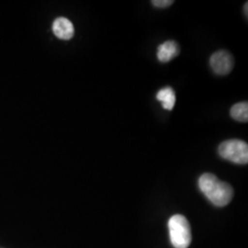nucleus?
Wrapping results in <instances>:
<instances>
[{
    "instance_id": "2",
    "label": "nucleus",
    "mask_w": 248,
    "mask_h": 248,
    "mask_svg": "<svg viewBox=\"0 0 248 248\" xmlns=\"http://www.w3.org/2000/svg\"><path fill=\"white\" fill-rule=\"evenodd\" d=\"M169 236L172 246L175 248H187L192 235L191 228L186 217L180 214L172 216L169 221Z\"/></svg>"
},
{
    "instance_id": "3",
    "label": "nucleus",
    "mask_w": 248,
    "mask_h": 248,
    "mask_svg": "<svg viewBox=\"0 0 248 248\" xmlns=\"http://www.w3.org/2000/svg\"><path fill=\"white\" fill-rule=\"evenodd\" d=\"M218 151L223 159L238 165H247L248 163V143L242 140L232 139L222 142Z\"/></svg>"
},
{
    "instance_id": "4",
    "label": "nucleus",
    "mask_w": 248,
    "mask_h": 248,
    "mask_svg": "<svg viewBox=\"0 0 248 248\" xmlns=\"http://www.w3.org/2000/svg\"><path fill=\"white\" fill-rule=\"evenodd\" d=\"M213 72L219 76L228 75L233 67V58L226 51H218L213 53L210 59Z\"/></svg>"
},
{
    "instance_id": "9",
    "label": "nucleus",
    "mask_w": 248,
    "mask_h": 248,
    "mask_svg": "<svg viewBox=\"0 0 248 248\" xmlns=\"http://www.w3.org/2000/svg\"><path fill=\"white\" fill-rule=\"evenodd\" d=\"M174 3L173 0H154L152 1V4L156 8H168Z\"/></svg>"
},
{
    "instance_id": "10",
    "label": "nucleus",
    "mask_w": 248,
    "mask_h": 248,
    "mask_svg": "<svg viewBox=\"0 0 248 248\" xmlns=\"http://www.w3.org/2000/svg\"><path fill=\"white\" fill-rule=\"evenodd\" d=\"M248 3L247 2V3H246V5H245V10H246V11H245V13H246V15H247V16H248Z\"/></svg>"
},
{
    "instance_id": "8",
    "label": "nucleus",
    "mask_w": 248,
    "mask_h": 248,
    "mask_svg": "<svg viewBox=\"0 0 248 248\" xmlns=\"http://www.w3.org/2000/svg\"><path fill=\"white\" fill-rule=\"evenodd\" d=\"M231 116L233 120L240 123H247L248 121V102H239L234 104L231 108Z\"/></svg>"
},
{
    "instance_id": "1",
    "label": "nucleus",
    "mask_w": 248,
    "mask_h": 248,
    "mask_svg": "<svg viewBox=\"0 0 248 248\" xmlns=\"http://www.w3.org/2000/svg\"><path fill=\"white\" fill-rule=\"evenodd\" d=\"M199 187L205 197L217 207L228 205L233 197L232 187L211 173H205L201 176Z\"/></svg>"
},
{
    "instance_id": "7",
    "label": "nucleus",
    "mask_w": 248,
    "mask_h": 248,
    "mask_svg": "<svg viewBox=\"0 0 248 248\" xmlns=\"http://www.w3.org/2000/svg\"><path fill=\"white\" fill-rule=\"evenodd\" d=\"M157 100L162 103V106L167 110H172L176 104V94L174 89L167 87L161 89L156 94Z\"/></svg>"
},
{
    "instance_id": "6",
    "label": "nucleus",
    "mask_w": 248,
    "mask_h": 248,
    "mask_svg": "<svg viewBox=\"0 0 248 248\" xmlns=\"http://www.w3.org/2000/svg\"><path fill=\"white\" fill-rule=\"evenodd\" d=\"M179 54V46L175 41H167L157 48V59L161 62H168Z\"/></svg>"
},
{
    "instance_id": "5",
    "label": "nucleus",
    "mask_w": 248,
    "mask_h": 248,
    "mask_svg": "<svg viewBox=\"0 0 248 248\" xmlns=\"http://www.w3.org/2000/svg\"><path fill=\"white\" fill-rule=\"evenodd\" d=\"M53 31L57 38L68 41L74 37L75 28L68 18L60 17L53 21Z\"/></svg>"
}]
</instances>
